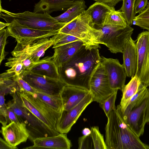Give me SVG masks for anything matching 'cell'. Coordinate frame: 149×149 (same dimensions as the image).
<instances>
[{
  "label": "cell",
  "instance_id": "1",
  "mask_svg": "<svg viewBox=\"0 0 149 149\" xmlns=\"http://www.w3.org/2000/svg\"><path fill=\"white\" fill-rule=\"evenodd\" d=\"M99 44L83 45L67 62L58 68L60 79L66 85L89 91L91 76L101 62Z\"/></svg>",
  "mask_w": 149,
  "mask_h": 149
},
{
  "label": "cell",
  "instance_id": "2",
  "mask_svg": "<svg viewBox=\"0 0 149 149\" xmlns=\"http://www.w3.org/2000/svg\"><path fill=\"white\" fill-rule=\"evenodd\" d=\"M107 118L105 130L107 149H149L127 125L116 108Z\"/></svg>",
  "mask_w": 149,
  "mask_h": 149
},
{
  "label": "cell",
  "instance_id": "3",
  "mask_svg": "<svg viewBox=\"0 0 149 149\" xmlns=\"http://www.w3.org/2000/svg\"><path fill=\"white\" fill-rule=\"evenodd\" d=\"M12 100L7 104L18 116L22 122L26 125L29 133V139L31 141L41 137L53 136L60 133L50 128L23 105L19 92L10 94Z\"/></svg>",
  "mask_w": 149,
  "mask_h": 149
},
{
  "label": "cell",
  "instance_id": "4",
  "mask_svg": "<svg viewBox=\"0 0 149 149\" xmlns=\"http://www.w3.org/2000/svg\"><path fill=\"white\" fill-rule=\"evenodd\" d=\"M0 17L8 23L14 20L24 26L40 30H59L66 24L58 22L47 13H36L27 11L15 13L3 9L1 5Z\"/></svg>",
  "mask_w": 149,
  "mask_h": 149
},
{
  "label": "cell",
  "instance_id": "5",
  "mask_svg": "<svg viewBox=\"0 0 149 149\" xmlns=\"http://www.w3.org/2000/svg\"><path fill=\"white\" fill-rule=\"evenodd\" d=\"M91 22L89 15L85 10L61 29L59 33L78 38L86 45L102 44L100 40L101 31L92 26Z\"/></svg>",
  "mask_w": 149,
  "mask_h": 149
},
{
  "label": "cell",
  "instance_id": "6",
  "mask_svg": "<svg viewBox=\"0 0 149 149\" xmlns=\"http://www.w3.org/2000/svg\"><path fill=\"white\" fill-rule=\"evenodd\" d=\"M19 93L23 105L47 126L58 132L57 123L62 113L53 109L35 93Z\"/></svg>",
  "mask_w": 149,
  "mask_h": 149
},
{
  "label": "cell",
  "instance_id": "7",
  "mask_svg": "<svg viewBox=\"0 0 149 149\" xmlns=\"http://www.w3.org/2000/svg\"><path fill=\"white\" fill-rule=\"evenodd\" d=\"M97 29L100 30V41L111 52L123 53L125 39L131 36L133 28L127 25L126 27L115 25H105Z\"/></svg>",
  "mask_w": 149,
  "mask_h": 149
},
{
  "label": "cell",
  "instance_id": "8",
  "mask_svg": "<svg viewBox=\"0 0 149 149\" xmlns=\"http://www.w3.org/2000/svg\"><path fill=\"white\" fill-rule=\"evenodd\" d=\"M19 76L36 90L52 95H60L66 85L60 79L36 74L30 70Z\"/></svg>",
  "mask_w": 149,
  "mask_h": 149
},
{
  "label": "cell",
  "instance_id": "9",
  "mask_svg": "<svg viewBox=\"0 0 149 149\" xmlns=\"http://www.w3.org/2000/svg\"><path fill=\"white\" fill-rule=\"evenodd\" d=\"M89 88L93 101L99 103L107 98L115 90L111 88L107 75L101 62L91 76Z\"/></svg>",
  "mask_w": 149,
  "mask_h": 149
},
{
  "label": "cell",
  "instance_id": "10",
  "mask_svg": "<svg viewBox=\"0 0 149 149\" xmlns=\"http://www.w3.org/2000/svg\"><path fill=\"white\" fill-rule=\"evenodd\" d=\"M136 41L138 61L136 75L141 82L147 87L149 86V31L139 33Z\"/></svg>",
  "mask_w": 149,
  "mask_h": 149
},
{
  "label": "cell",
  "instance_id": "11",
  "mask_svg": "<svg viewBox=\"0 0 149 149\" xmlns=\"http://www.w3.org/2000/svg\"><path fill=\"white\" fill-rule=\"evenodd\" d=\"M56 34L51 38L17 41L14 51H21L29 55L34 62H36L45 51L54 44Z\"/></svg>",
  "mask_w": 149,
  "mask_h": 149
},
{
  "label": "cell",
  "instance_id": "12",
  "mask_svg": "<svg viewBox=\"0 0 149 149\" xmlns=\"http://www.w3.org/2000/svg\"><path fill=\"white\" fill-rule=\"evenodd\" d=\"M148 93L147 91L143 98L126 114L121 116L127 125L138 136L144 132L146 122L145 115Z\"/></svg>",
  "mask_w": 149,
  "mask_h": 149
},
{
  "label": "cell",
  "instance_id": "13",
  "mask_svg": "<svg viewBox=\"0 0 149 149\" xmlns=\"http://www.w3.org/2000/svg\"><path fill=\"white\" fill-rule=\"evenodd\" d=\"M93 102L90 92L77 105L67 110H63L57 123V130L60 133L67 134L86 107Z\"/></svg>",
  "mask_w": 149,
  "mask_h": 149
},
{
  "label": "cell",
  "instance_id": "14",
  "mask_svg": "<svg viewBox=\"0 0 149 149\" xmlns=\"http://www.w3.org/2000/svg\"><path fill=\"white\" fill-rule=\"evenodd\" d=\"M101 62L107 75L111 88L122 91L125 86L127 75L125 69L117 59L101 56Z\"/></svg>",
  "mask_w": 149,
  "mask_h": 149
},
{
  "label": "cell",
  "instance_id": "15",
  "mask_svg": "<svg viewBox=\"0 0 149 149\" xmlns=\"http://www.w3.org/2000/svg\"><path fill=\"white\" fill-rule=\"evenodd\" d=\"M7 26L10 36L16 40H35L49 38L59 33L58 30H43L34 29L22 25L13 20Z\"/></svg>",
  "mask_w": 149,
  "mask_h": 149
},
{
  "label": "cell",
  "instance_id": "16",
  "mask_svg": "<svg viewBox=\"0 0 149 149\" xmlns=\"http://www.w3.org/2000/svg\"><path fill=\"white\" fill-rule=\"evenodd\" d=\"M1 132L4 139L13 147H17L21 143L26 142L29 136L26 125L24 123L18 124L12 122L2 126Z\"/></svg>",
  "mask_w": 149,
  "mask_h": 149
},
{
  "label": "cell",
  "instance_id": "17",
  "mask_svg": "<svg viewBox=\"0 0 149 149\" xmlns=\"http://www.w3.org/2000/svg\"><path fill=\"white\" fill-rule=\"evenodd\" d=\"M131 36L125 40L124 46L123 64L127 76L132 77L136 75L138 66V51L135 43Z\"/></svg>",
  "mask_w": 149,
  "mask_h": 149
},
{
  "label": "cell",
  "instance_id": "18",
  "mask_svg": "<svg viewBox=\"0 0 149 149\" xmlns=\"http://www.w3.org/2000/svg\"><path fill=\"white\" fill-rule=\"evenodd\" d=\"M32 142L33 146L24 148L70 149L72 146L71 142L66 134L60 133L53 136L38 137Z\"/></svg>",
  "mask_w": 149,
  "mask_h": 149
},
{
  "label": "cell",
  "instance_id": "19",
  "mask_svg": "<svg viewBox=\"0 0 149 149\" xmlns=\"http://www.w3.org/2000/svg\"><path fill=\"white\" fill-rule=\"evenodd\" d=\"M89 92V90L83 88L65 85L61 93L63 110L67 111L76 106Z\"/></svg>",
  "mask_w": 149,
  "mask_h": 149
},
{
  "label": "cell",
  "instance_id": "20",
  "mask_svg": "<svg viewBox=\"0 0 149 149\" xmlns=\"http://www.w3.org/2000/svg\"><path fill=\"white\" fill-rule=\"evenodd\" d=\"M81 40H77L54 48L52 59L57 68L68 61L84 45Z\"/></svg>",
  "mask_w": 149,
  "mask_h": 149
},
{
  "label": "cell",
  "instance_id": "21",
  "mask_svg": "<svg viewBox=\"0 0 149 149\" xmlns=\"http://www.w3.org/2000/svg\"><path fill=\"white\" fill-rule=\"evenodd\" d=\"M114 9L97 2L91 6L86 10L91 18V25L96 29L102 27L107 15Z\"/></svg>",
  "mask_w": 149,
  "mask_h": 149
},
{
  "label": "cell",
  "instance_id": "22",
  "mask_svg": "<svg viewBox=\"0 0 149 149\" xmlns=\"http://www.w3.org/2000/svg\"><path fill=\"white\" fill-rule=\"evenodd\" d=\"M75 0H40L36 3L33 12L50 14L54 11L67 10Z\"/></svg>",
  "mask_w": 149,
  "mask_h": 149
},
{
  "label": "cell",
  "instance_id": "23",
  "mask_svg": "<svg viewBox=\"0 0 149 149\" xmlns=\"http://www.w3.org/2000/svg\"><path fill=\"white\" fill-rule=\"evenodd\" d=\"M29 70L36 74L60 79L58 68L53 61L52 56L46 57L40 60Z\"/></svg>",
  "mask_w": 149,
  "mask_h": 149
},
{
  "label": "cell",
  "instance_id": "24",
  "mask_svg": "<svg viewBox=\"0 0 149 149\" xmlns=\"http://www.w3.org/2000/svg\"><path fill=\"white\" fill-rule=\"evenodd\" d=\"M141 82L136 75L132 77L129 82L124 86L120 104L116 107L119 113L123 112L132 97L137 93Z\"/></svg>",
  "mask_w": 149,
  "mask_h": 149
},
{
  "label": "cell",
  "instance_id": "25",
  "mask_svg": "<svg viewBox=\"0 0 149 149\" xmlns=\"http://www.w3.org/2000/svg\"><path fill=\"white\" fill-rule=\"evenodd\" d=\"M14 72H6L0 75V93L6 95L19 92L20 88L17 77Z\"/></svg>",
  "mask_w": 149,
  "mask_h": 149
},
{
  "label": "cell",
  "instance_id": "26",
  "mask_svg": "<svg viewBox=\"0 0 149 149\" xmlns=\"http://www.w3.org/2000/svg\"><path fill=\"white\" fill-rule=\"evenodd\" d=\"M86 8L84 0H75L65 12L54 18L60 22L67 24L79 15Z\"/></svg>",
  "mask_w": 149,
  "mask_h": 149
},
{
  "label": "cell",
  "instance_id": "27",
  "mask_svg": "<svg viewBox=\"0 0 149 149\" xmlns=\"http://www.w3.org/2000/svg\"><path fill=\"white\" fill-rule=\"evenodd\" d=\"M35 94L53 109L62 113L63 110V105L61 94L57 95H52L36 90Z\"/></svg>",
  "mask_w": 149,
  "mask_h": 149
},
{
  "label": "cell",
  "instance_id": "28",
  "mask_svg": "<svg viewBox=\"0 0 149 149\" xmlns=\"http://www.w3.org/2000/svg\"><path fill=\"white\" fill-rule=\"evenodd\" d=\"M118 25L124 27L128 25L123 16V12L120 10H116L115 9L107 15L104 25Z\"/></svg>",
  "mask_w": 149,
  "mask_h": 149
},
{
  "label": "cell",
  "instance_id": "29",
  "mask_svg": "<svg viewBox=\"0 0 149 149\" xmlns=\"http://www.w3.org/2000/svg\"><path fill=\"white\" fill-rule=\"evenodd\" d=\"M123 4L120 9L123 13V16L127 24L130 26L133 24L135 17L134 5L136 0H122Z\"/></svg>",
  "mask_w": 149,
  "mask_h": 149
},
{
  "label": "cell",
  "instance_id": "30",
  "mask_svg": "<svg viewBox=\"0 0 149 149\" xmlns=\"http://www.w3.org/2000/svg\"><path fill=\"white\" fill-rule=\"evenodd\" d=\"M147 90V87L141 82L137 92L132 97L125 111L122 113L118 112L120 115H123L129 112L143 98L146 94Z\"/></svg>",
  "mask_w": 149,
  "mask_h": 149
},
{
  "label": "cell",
  "instance_id": "31",
  "mask_svg": "<svg viewBox=\"0 0 149 149\" xmlns=\"http://www.w3.org/2000/svg\"><path fill=\"white\" fill-rule=\"evenodd\" d=\"M91 133L92 142L95 149H107L103 136L99 130L98 126L91 127Z\"/></svg>",
  "mask_w": 149,
  "mask_h": 149
},
{
  "label": "cell",
  "instance_id": "32",
  "mask_svg": "<svg viewBox=\"0 0 149 149\" xmlns=\"http://www.w3.org/2000/svg\"><path fill=\"white\" fill-rule=\"evenodd\" d=\"M133 24L149 31V2L143 11L135 16Z\"/></svg>",
  "mask_w": 149,
  "mask_h": 149
},
{
  "label": "cell",
  "instance_id": "33",
  "mask_svg": "<svg viewBox=\"0 0 149 149\" xmlns=\"http://www.w3.org/2000/svg\"><path fill=\"white\" fill-rule=\"evenodd\" d=\"M118 90H115L110 95L99 103L100 106L103 110L107 117L112 111L116 108L115 102Z\"/></svg>",
  "mask_w": 149,
  "mask_h": 149
},
{
  "label": "cell",
  "instance_id": "34",
  "mask_svg": "<svg viewBox=\"0 0 149 149\" xmlns=\"http://www.w3.org/2000/svg\"><path fill=\"white\" fill-rule=\"evenodd\" d=\"M10 36L8 31L6 29H3L0 30V64L5 59L7 53L5 51V47L7 44V37Z\"/></svg>",
  "mask_w": 149,
  "mask_h": 149
},
{
  "label": "cell",
  "instance_id": "35",
  "mask_svg": "<svg viewBox=\"0 0 149 149\" xmlns=\"http://www.w3.org/2000/svg\"><path fill=\"white\" fill-rule=\"evenodd\" d=\"M5 95L4 94L0 93V122L3 126L8 123L7 106L5 102Z\"/></svg>",
  "mask_w": 149,
  "mask_h": 149
},
{
  "label": "cell",
  "instance_id": "36",
  "mask_svg": "<svg viewBox=\"0 0 149 149\" xmlns=\"http://www.w3.org/2000/svg\"><path fill=\"white\" fill-rule=\"evenodd\" d=\"M79 149H94V146L90 134L88 136L79 137L78 139Z\"/></svg>",
  "mask_w": 149,
  "mask_h": 149
},
{
  "label": "cell",
  "instance_id": "37",
  "mask_svg": "<svg viewBox=\"0 0 149 149\" xmlns=\"http://www.w3.org/2000/svg\"><path fill=\"white\" fill-rule=\"evenodd\" d=\"M17 80L20 88L19 92H26L32 94L35 93L36 90L31 86L21 77L17 75Z\"/></svg>",
  "mask_w": 149,
  "mask_h": 149
},
{
  "label": "cell",
  "instance_id": "38",
  "mask_svg": "<svg viewBox=\"0 0 149 149\" xmlns=\"http://www.w3.org/2000/svg\"><path fill=\"white\" fill-rule=\"evenodd\" d=\"M10 68L6 71V72H14L15 74L20 76L24 72L27 71L23 64L20 62H17L13 64Z\"/></svg>",
  "mask_w": 149,
  "mask_h": 149
},
{
  "label": "cell",
  "instance_id": "39",
  "mask_svg": "<svg viewBox=\"0 0 149 149\" xmlns=\"http://www.w3.org/2000/svg\"><path fill=\"white\" fill-rule=\"evenodd\" d=\"M7 112L8 123H10L12 122H14L18 124H20L23 123L22 122L18 116L13 110L7 106Z\"/></svg>",
  "mask_w": 149,
  "mask_h": 149
},
{
  "label": "cell",
  "instance_id": "40",
  "mask_svg": "<svg viewBox=\"0 0 149 149\" xmlns=\"http://www.w3.org/2000/svg\"><path fill=\"white\" fill-rule=\"evenodd\" d=\"M148 2V0H136L134 5L135 14L143 11L147 6Z\"/></svg>",
  "mask_w": 149,
  "mask_h": 149
},
{
  "label": "cell",
  "instance_id": "41",
  "mask_svg": "<svg viewBox=\"0 0 149 149\" xmlns=\"http://www.w3.org/2000/svg\"><path fill=\"white\" fill-rule=\"evenodd\" d=\"M96 2L102 3L110 7L114 8L119 2L122 0H93Z\"/></svg>",
  "mask_w": 149,
  "mask_h": 149
},
{
  "label": "cell",
  "instance_id": "42",
  "mask_svg": "<svg viewBox=\"0 0 149 149\" xmlns=\"http://www.w3.org/2000/svg\"><path fill=\"white\" fill-rule=\"evenodd\" d=\"M17 147H13L8 143L5 140L0 138V149H17Z\"/></svg>",
  "mask_w": 149,
  "mask_h": 149
},
{
  "label": "cell",
  "instance_id": "43",
  "mask_svg": "<svg viewBox=\"0 0 149 149\" xmlns=\"http://www.w3.org/2000/svg\"><path fill=\"white\" fill-rule=\"evenodd\" d=\"M147 92L148 97L145 115V121L146 123H149V86L148 88Z\"/></svg>",
  "mask_w": 149,
  "mask_h": 149
},
{
  "label": "cell",
  "instance_id": "44",
  "mask_svg": "<svg viewBox=\"0 0 149 149\" xmlns=\"http://www.w3.org/2000/svg\"><path fill=\"white\" fill-rule=\"evenodd\" d=\"M91 133V130L88 128H85L82 131V134L83 135L88 136Z\"/></svg>",
  "mask_w": 149,
  "mask_h": 149
},
{
  "label": "cell",
  "instance_id": "45",
  "mask_svg": "<svg viewBox=\"0 0 149 149\" xmlns=\"http://www.w3.org/2000/svg\"><path fill=\"white\" fill-rule=\"evenodd\" d=\"M10 23H5L0 21V30H1L5 27L6 26H8Z\"/></svg>",
  "mask_w": 149,
  "mask_h": 149
}]
</instances>
